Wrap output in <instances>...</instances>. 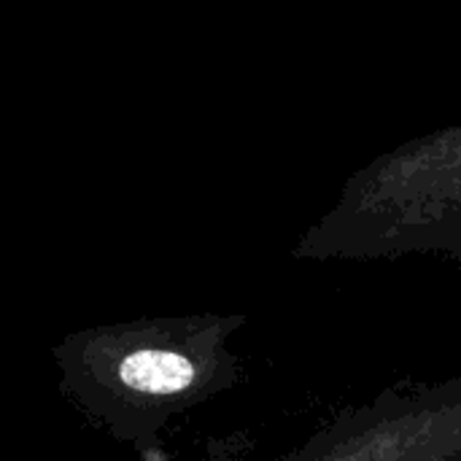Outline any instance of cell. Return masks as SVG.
I'll use <instances>...</instances> for the list:
<instances>
[]
</instances>
